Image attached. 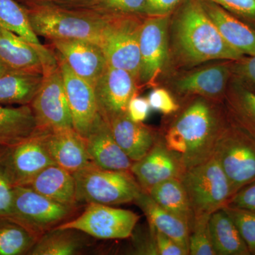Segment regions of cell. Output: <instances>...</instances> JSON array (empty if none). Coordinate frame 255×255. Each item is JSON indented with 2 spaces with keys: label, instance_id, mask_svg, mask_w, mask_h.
<instances>
[{
  "label": "cell",
  "instance_id": "1",
  "mask_svg": "<svg viewBox=\"0 0 255 255\" xmlns=\"http://www.w3.org/2000/svg\"><path fill=\"white\" fill-rule=\"evenodd\" d=\"M179 103V110L169 116L160 134L186 170L214 156L228 114L223 102L204 97H191Z\"/></svg>",
  "mask_w": 255,
  "mask_h": 255
},
{
  "label": "cell",
  "instance_id": "2",
  "mask_svg": "<svg viewBox=\"0 0 255 255\" xmlns=\"http://www.w3.org/2000/svg\"><path fill=\"white\" fill-rule=\"evenodd\" d=\"M168 37L167 75L209 62L244 56L225 41L201 0H184L174 10L169 16Z\"/></svg>",
  "mask_w": 255,
  "mask_h": 255
},
{
  "label": "cell",
  "instance_id": "3",
  "mask_svg": "<svg viewBox=\"0 0 255 255\" xmlns=\"http://www.w3.org/2000/svg\"><path fill=\"white\" fill-rule=\"evenodd\" d=\"M37 37L47 41L83 39L100 45L106 16L87 11L48 4H21Z\"/></svg>",
  "mask_w": 255,
  "mask_h": 255
},
{
  "label": "cell",
  "instance_id": "4",
  "mask_svg": "<svg viewBox=\"0 0 255 255\" xmlns=\"http://www.w3.org/2000/svg\"><path fill=\"white\" fill-rule=\"evenodd\" d=\"M73 174L78 202L119 205L134 202L143 191L130 171L106 169L91 163Z\"/></svg>",
  "mask_w": 255,
  "mask_h": 255
},
{
  "label": "cell",
  "instance_id": "5",
  "mask_svg": "<svg viewBox=\"0 0 255 255\" xmlns=\"http://www.w3.org/2000/svg\"><path fill=\"white\" fill-rule=\"evenodd\" d=\"M233 60H216L168 74L160 86L167 88L178 102L201 97L223 102L233 78Z\"/></svg>",
  "mask_w": 255,
  "mask_h": 255
},
{
  "label": "cell",
  "instance_id": "6",
  "mask_svg": "<svg viewBox=\"0 0 255 255\" xmlns=\"http://www.w3.org/2000/svg\"><path fill=\"white\" fill-rule=\"evenodd\" d=\"M105 16L100 46L107 64L114 68L127 70L135 78L138 85L140 31L147 16Z\"/></svg>",
  "mask_w": 255,
  "mask_h": 255
},
{
  "label": "cell",
  "instance_id": "7",
  "mask_svg": "<svg viewBox=\"0 0 255 255\" xmlns=\"http://www.w3.org/2000/svg\"><path fill=\"white\" fill-rule=\"evenodd\" d=\"M215 157L227 176L232 196L255 179V136L228 120L215 150Z\"/></svg>",
  "mask_w": 255,
  "mask_h": 255
},
{
  "label": "cell",
  "instance_id": "8",
  "mask_svg": "<svg viewBox=\"0 0 255 255\" xmlns=\"http://www.w3.org/2000/svg\"><path fill=\"white\" fill-rule=\"evenodd\" d=\"M180 179L194 216L211 215L227 206L232 197L229 180L215 155L186 169Z\"/></svg>",
  "mask_w": 255,
  "mask_h": 255
},
{
  "label": "cell",
  "instance_id": "9",
  "mask_svg": "<svg viewBox=\"0 0 255 255\" xmlns=\"http://www.w3.org/2000/svg\"><path fill=\"white\" fill-rule=\"evenodd\" d=\"M169 16H147L140 36V90L160 86L169 72Z\"/></svg>",
  "mask_w": 255,
  "mask_h": 255
},
{
  "label": "cell",
  "instance_id": "10",
  "mask_svg": "<svg viewBox=\"0 0 255 255\" xmlns=\"http://www.w3.org/2000/svg\"><path fill=\"white\" fill-rule=\"evenodd\" d=\"M139 219L133 211L90 203L78 218L55 228L74 230L98 239H126L131 236Z\"/></svg>",
  "mask_w": 255,
  "mask_h": 255
},
{
  "label": "cell",
  "instance_id": "11",
  "mask_svg": "<svg viewBox=\"0 0 255 255\" xmlns=\"http://www.w3.org/2000/svg\"><path fill=\"white\" fill-rule=\"evenodd\" d=\"M30 106L39 130L58 131L73 128L58 62L43 73L41 87Z\"/></svg>",
  "mask_w": 255,
  "mask_h": 255
},
{
  "label": "cell",
  "instance_id": "12",
  "mask_svg": "<svg viewBox=\"0 0 255 255\" xmlns=\"http://www.w3.org/2000/svg\"><path fill=\"white\" fill-rule=\"evenodd\" d=\"M43 130L8 146L0 147V165L13 186H23L42 169L55 164L44 145Z\"/></svg>",
  "mask_w": 255,
  "mask_h": 255
},
{
  "label": "cell",
  "instance_id": "13",
  "mask_svg": "<svg viewBox=\"0 0 255 255\" xmlns=\"http://www.w3.org/2000/svg\"><path fill=\"white\" fill-rule=\"evenodd\" d=\"M73 208L48 199L31 188L14 186L10 218L40 237L46 230L66 219L73 212Z\"/></svg>",
  "mask_w": 255,
  "mask_h": 255
},
{
  "label": "cell",
  "instance_id": "14",
  "mask_svg": "<svg viewBox=\"0 0 255 255\" xmlns=\"http://www.w3.org/2000/svg\"><path fill=\"white\" fill-rule=\"evenodd\" d=\"M94 89L98 113L108 124L127 114L130 100L140 91L131 74L109 65Z\"/></svg>",
  "mask_w": 255,
  "mask_h": 255
},
{
  "label": "cell",
  "instance_id": "15",
  "mask_svg": "<svg viewBox=\"0 0 255 255\" xmlns=\"http://www.w3.org/2000/svg\"><path fill=\"white\" fill-rule=\"evenodd\" d=\"M47 41L46 46L61 57L74 73L95 87L108 65L100 45L83 39Z\"/></svg>",
  "mask_w": 255,
  "mask_h": 255
},
{
  "label": "cell",
  "instance_id": "16",
  "mask_svg": "<svg viewBox=\"0 0 255 255\" xmlns=\"http://www.w3.org/2000/svg\"><path fill=\"white\" fill-rule=\"evenodd\" d=\"M58 63L54 52L38 49L23 37L0 26V63L11 71L43 74Z\"/></svg>",
  "mask_w": 255,
  "mask_h": 255
},
{
  "label": "cell",
  "instance_id": "17",
  "mask_svg": "<svg viewBox=\"0 0 255 255\" xmlns=\"http://www.w3.org/2000/svg\"><path fill=\"white\" fill-rule=\"evenodd\" d=\"M55 55L63 75L73 128L85 138L99 114L95 89L74 73L61 57Z\"/></svg>",
  "mask_w": 255,
  "mask_h": 255
},
{
  "label": "cell",
  "instance_id": "18",
  "mask_svg": "<svg viewBox=\"0 0 255 255\" xmlns=\"http://www.w3.org/2000/svg\"><path fill=\"white\" fill-rule=\"evenodd\" d=\"M184 171L180 159L167 148L161 134L150 150L141 159L132 162L130 169L142 190L146 192L167 179H180Z\"/></svg>",
  "mask_w": 255,
  "mask_h": 255
},
{
  "label": "cell",
  "instance_id": "19",
  "mask_svg": "<svg viewBox=\"0 0 255 255\" xmlns=\"http://www.w3.org/2000/svg\"><path fill=\"white\" fill-rule=\"evenodd\" d=\"M85 139L90 159L97 167L112 170L130 171L133 162L116 141L110 124L100 114Z\"/></svg>",
  "mask_w": 255,
  "mask_h": 255
},
{
  "label": "cell",
  "instance_id": "20",
  "mask_svg": "<svg viewBox=\"0 0 255 255\" xmlns=\"http://www.w3.org/2000/svg\"><path fill=\"white\" fill-rule=\"evenodd\" d=\"M43 132L46 150L57 165L73 174L93 163L85 139L75 129Z\"/></svg>",
  "mask_w": 255,
  "mask_h": 255
},
{
  "label": "cell",
  "instance_id": "21",
  "mask_svg": "<svg viewBox=\"0 0 255 255\" xmlns=\"http://www.w3.org/2000/svg\"><path fill=\"white\" fill-rule=\"evenodd\" d=\"M114 138L132 162L139 160L150 150L160 132L143 123H137L128 114L119 116L110 122Z\"/></svg>",
  "mask_w": 255,
  "mask_h": 255
},
{
  "label": "cell",
  "instance_id": "22",
  "mask_svg": "<svg viewBox=\"0 0 255 255\" xmlns=\"http://www.w3.org/2000/svg\"><path fill=\"white\" fill-rule=\"evenodd\" d=\"M206 12L232 48L244 55H255V29L211 1L201 0Z\"/></svg>",
  "mask_w": 255,
  "mask_h": 255
},
{
  "label": "cell",
  "instance_id": "23",
  "mask_svg": "<svg viewBox=\"0 0 255 255\" xmlns=\"http://www.w3.org/2000/svg\"><path fill=\"white\" fill-rule=\"evenodd\" d=\"M23 186L64 205L74 207L78 203L73 174L56 164L42 169Z\"/></svg>",
  "mask_w": 255,
  "mask_h": 255
},
{
  "label": "cell",
  "instance_id": "24",
  "mask_svg": "<svg viewBox=\"0 0 255 255\" xmlns=\"http://www.w3.org/2000/svg\"><path fill=\"white\" fill-rule=\"evenodd\" d=\"M134 202L145 214L149 227L172 238L189 251L191 227L186 221L161 207L145 191L140 193Z\"/></svg>",
  "mask_w": 255,
  "mask_h": 255
},
{
  "label": "cell",
  "instance_id": "25",
  "mask_svg": "<svg viewBox=\"0 0 255 255\" xmlns=\"http://www.w3.org/2000/svg\"><path fill=\"white\" fill-rule=\"evenodd\" d=\"M38 130L30 105L17 107L0 105V147L13 145Z\"/></svg>",
  "mask_w": 255,
  "mask_h": 255
},
{
  "label": "cell",
  "instance_id": "26",
  "mask_svg": "<svg viewBox=\"0 0 255 255\" xmlns=\"http://www.w3.org/2000/svg\"><path fill=\"white\" fill-rule=\"evenodd\" d=\"M43 74L9 71L0 77V105H28L43 82Z\"/></svg>",
  "mask_w": 255,
  "mask_h": 255
},
{
  "label": "cell",
  "instance_id": "27",
  "mask_svg": "<svg viewBox=\"0 0 255 255\" xmlns=\"http://www.w3.org/2000/svg\"><path fill=\"white\" fill-rule=\"evenodd\" d=\"M209 226L216 255H251L236 225L223 209L211 215Z\"/></svg>",
  "mask_w": 255,
  "mask_h": 255
},
{
  "label": "cell",
  "instance_id": "28",
  "mask_svg": "<svg viewBox=\"0 0 255 255\" xmlns=\"http://www.w3.org/2000/svg\"><path fill=\"white\" fill-rule=\"evenodd\" d=\"M147 193L161 207L184 220L191 228L194 214L180 179L172 178L158 183Z\"/></svg>",
  "mask_w": 255,
  "mask_h": 255
},
{
  "label": "cell",
  "instance_id": "29",
  "mask_svg": "<svg viewBox=\"0 0 255 255\" xmlns=\"http://www.w3.org/2000/svg\"><path fill=\"white\" fill-rule=\"evenodd\" d=\"M223 105L238 125L255 136V93L232 78Z\"/></svg>",
  "mask_w": 255,
  "mask_h": 255
},
{
  "label": "cell",
  "instance_id": "30",
  "mask_svg": "<svg viewBox=\"0 0 255 255\" xmlns=\"http://www.w3.org/2000/svg\"><path fill=\"white\" fill-rule=\"evenodd\" d=\"M39 238L11 218H0V255L28 254Z\"/></svg>",
  "mask_w": 255,
  "mask_h": 255
},
{
  "label": "cell",
  "instance_id": "31",
  "mask_svg": "<svg viewBox=\"0 0 255 255\" xmlns=\"http://www.w3.org/2000/svg\"><path fill=\"white\" fill-rule=\"evenodd\" d=\"M78 233L74 230L54 228L38 238L28 255H75L83 246V240Z\"/></svg>",
  "mask_w": 255,
  "mask_h": 255
},
{
  "label": "cell",
  "instance_id": "32",
  "mask_svg": "<svg viewBox=\"0 0 255 255\" xmlns=\"http://www.w3.org/2000/svg\"><path fill=\"white\" fill-rule=\"evenodd\" d=\"M0 26L23 37L38 49L47 51L30 26L24 9L16 0H0Z\"/></svg>",
  "mask_w": 255,
  "mask_h": 255
},
{
  "label": "cell",
  "instance_id": "33",
  "mask_svg": "<svg viewBox=\"0 0 255 255\" xmlns=\"http://www.w3.org/2000/svg\"><path fill=\"white\" fill-rule=\"evenodd\" d=\"M70 9L87 10L102 16H147V0H89Z\"/></svg>",
  "mask_w": 255,
  "mask_h": 255
},
{
  "label": "cell",
  "instance_id": "34",
  "mask_svg": "<svg viewBox=\"0 0 255 255\" xmlns=\"http://www.w3.org/2000/svg\"><path fill=\"white\" fill-rule=\"evenodd\" d=\"M210 217L207 214L194 216L189 235V255H216L210 232Z\"/></svg>",
  "mask_w": 255,
  "mask_h": 255
},
{
  "label": "cell",
  "instance_id": "35",
  "mask_svg": "<svg viewBox=\"0 0 255 255\" xmlns=\"http://www.w3.org/2000/svg\"><path fill=\"white\" fill-rule=\"evenodd\" d=\"M222 209L236 225L251 254L255 255V211L229 205Z\"/></svg>",
  "mask_w": 255,
  "mask_h": 255
},
{
  "label": "cell",
  "instance_id": "36",
  "mask_svg": "<svg viewBox=\"0 0 255 255\" xmlns=\"http://www.w3.org/2000/svg\"><path fill=\"white\" fill-rule=\"evenodd\" d=\"M221 6L255 29V0H206Z\"/></svg>",
  "mask_w": 255,
  "mask_h": 255
},
{
  "label": "cell",
  "instance_id": "37",
  "mask_svg": "<svg viewBox=\"0 0 255 255\" xmlns=\"http://www.w3.org/2000/svg\"><path fill=\"white\" fill-rule=\"evenodd\" d=\"M147 99L151 110L160 112L167 117L176 113L180 107L173 95L163 86L152 88Z\"/></svg>",
  "mask_w": 255,
  "mask_h": 255
},
{
  "label": "cell",
  "instance_id": "38",
  "mask_svg": "<svg viewBox=\"0 0 255 255\" xmlns=\"http://www.w3.org/2000/svg\"><path fill=\"white\" fill-rule=\"evenodd\" d=\"M233 78L255 93V55L233 60Z\"/></svg>",
  "mask_w": 255,
  "mask_h": 255
},
{
  "label": "cell",
  "instance_id": "39",
  "mask_svg": "<svg viewBox=\"0 0 255 255\" xmlns=\"http://www.w3.org/2000/svg\"><path fill=\"white\" fill-rule=\"evenodd\" d=\"M14 201V186L0 165V218L10 217Z\"/></svg>",
  "mask_w": 255,
  "mask_h": 255
},
{
  "label": "cell",
  "instance_id": "40",
  "mask_svg": "<svg viewBox=\"0 0 255 255\" xmlns=\"http://www.w3.org/2000/svg\"><path fill=\"white\" fill-rule=\"evenodd\" d=\"M155 238L158 255H189V251L174 241L172 238L159 232L155 228L149 227Z\"/></svg>",
  "mask_w": 255,
  "mask_h": 255
},
{
  "label": "cell",
  "instance_id": "41",
  "mask_svg": "<svg viewBox=\"0 0 255 255\" xmlns=\"http://www.w3.org/2000/svg\"><path fill=\"white\" fill-rule=\"evenodd\" d=\"M228 205L255 211V179L238 191Z\"/></svg>",
  "mask_w": 255,
  "mask_h": 255
},
{
  "label": "cell",
  "instance_id": "42",
  "mask_svg": "<svg viewBox=\"0 0 255 255\" xmlns=\"http://www.w3.org/2000/svg\"><path fill=\"white\" fill-rule=\"evenodd\" d=\"M150 106L147 99L139 97L138 95L134 96L128 105L127 114L129 118L137 122L143 123L148 117L150 112Z\"/></svg>",
  "mask_w": 255,
  "mask_h": 255
},
{
  "label": "cell",
  "instance_id": "43",
  "mask_svg": "<svg viewBox=\"0 0 255 255\" xmlns=\"http://www.w3.org/2000/svg\"><path fill=\"white\" fill-rule=\"evenodd\" d=\"M184 0H147V16H169Z\"/></svg>",
  "mask_w": 255,
  "mask_h": 255
},
{
  "label": "cell",
  "instance_id": "44",
  "mask_svg": "<svg viewBox=\"0 0 255 255\" xmlns=\"http://www.w3.org/2000/svg\"><path fill=\"white\" fill-rule=\"evenodd\" d=\"M19 4H48L65 8H73L89 0H16Z\"/></svg>",
  "mask_w": 255,
  "mask_h": 255
},
{
  "label": "cell",
  "instance_id": "45",
  "mask_svg": "<svg viewBox=\"0 0 255 255\" xmlns=\"http://www.w3.org/2000/svg\"><path fill=\"white\" fill-rule=\"evenodd\" d=\"M11 71L3 65L2 64L0 63V77L2 76L3 75L8 73V72Z\"/></svg>",
  "mask_w": 255,
  "mask_h": 255
}]
</instances>
